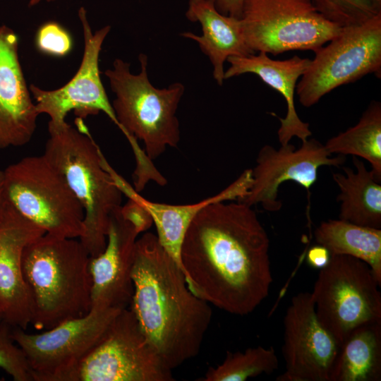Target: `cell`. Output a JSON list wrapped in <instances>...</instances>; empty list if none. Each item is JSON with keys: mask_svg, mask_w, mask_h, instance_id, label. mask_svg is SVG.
I'll return each instance as SVG.
<instances>
[{"mask_svg": "<svg viewBox=\"0 0 381 381\" xmlns=\"http://www.w3.org/2000/svg\"><path fill=\"white\" fill-rule=\"evenodd\" d=\"M140 234L135 226L122 216L120 208L112 213L104 250L89 259L91 308L122 309L131 305L133 294L132 268Z\"/></svg>", "mask_w": 381, "mask_h": 381, "instance_id": "2e32d148", "label": "cell"}, {"mask_svg": "<svg viewBox=\"0 0 381 381\" xmlns=\"http://www.w3.org/2000/svg\"><path fill=\"white\" fill-rule=\"evenodd\" d=\"M330 154L352 155L368 161L381 181V104L372 101L358 123L332 137L324 145Z\"/></svg>", "mask_w": 381, "mask_h": 381, "instance_id": "cb8c5ba5", "label": "cell"}, {"mask_svg": "<svg viewBox=\"0 0 381 381\" xmlns=\"http://www.w3.org/2000/svg\"><path fill=\"white\" fill-rule=\"evenodd\" d=\"M83 28L84 52L79 68L64 86L45 90L32 84L30 94L39 114H47L48 126H60L66 123L67 114L73 111L81 119L104 112L118 126L113 107L102 85L99 57L104 39L111 30L106 25L92 32L84 7L78 11Z\"/></svg>", "mask_w": 381, "mask_h": 381, "instance_id": "7c38bea8", "label": "cell"}, {"mask_svg": "<svg viewBox=\"0 0 381 381\" xmlns=\"http://www.w3.org/2000/svg\"><path fill=\"white\" fill-rule=\"evenodd\" d=\"M381 380V322L353 329L339 346L329 381Z\"/></svg>", "mask_w": 381, "mask_h": 381, "instance_id": "7402d4cb", "label": "cell"}, {"mask_svg": "<svg viewBox=\"0 0 381 381\" xmlns=\"http://www.w3.org/2000/svg\"><path fill=\"white\" fill-rule=\"evenodd\" d=\"M4 315H3V312H2V310L0 307V327L4 323Z\"/></svg>", "mask_w": 381, "mask_h": 381, "instance_id": "e575fe53", "label": "cell"}, {"mask_svg": "<svg viewBox=\"0 0 381 381\" xmlns=\"http://www.w3.org/2000/svg\"><path fill=\"white\" fill-rule=\"evenodd\" d=\"M296 149L290 143L276 150L265 145L259 150L256 165L251 169L252 183L248 193L237 201L248 206L261 204L269 212L279 211L282 206L278 199L279 186L292 181L310 191L318 180L322 166L340 167L346 156L332 157L325 145L315 138L301 142Z\"/></svg>", "mask_w": 381, "mask_h": 381, "instance_id": "4fadbf2b", "label": "cell"}, {"mask_svg": "<svg viewBox=\"0 0 381 381\" xmlns=\"http://www.w3.org/2000/svg\"><path fill=\"white\" fill-rule=\"evenodd\" d=\"M122 309L92 308L84 316L69 319L41 333L12 327V339L23 352L33 381H66Z\"/></svg>", "mask_w": 381, "mask_h": 381, "instance_id": "30bf717a", "label": "cell"}, {"mask_svg": "<svg viewBox=\"0 0 381 381\" xmlns=\"http://www.w3.org/2000/svg\"><path fill=\"white\" fill-rule=\"evenodd\" d=\"M44 234L6 200L0 212V307L4 322L11 327L26 330L30 325L22 258L25 247Z\"/></svg>", "mask_w": 381, "mask_h": 381, "instance_id": "9a60e30c", "label": "cell"}, {"mask_svg": "<svg viewBox=\"0 0 381 381\" xmlns=\"http://www.w3.org/2000/svg\"><path fill=\"white\" fill-rule=\"evenodd\" d=\"M314 52L296 88L305 107L365 75L380 77L381 13L363 23L341 28L337 37Z\"/></svg>", "mask_w": 381, "mask_h": 381, "instance_id": "9c48e42d", "label": "cell"}, {"mask_svg": "<svg viewBox=\"0 0 381 381\" xmlns=\"http://www.w3.org/2000/svg\"><path fill=\"white\" fill-rule=\"evenodd\" d=\"M38 114L18 56V37L0 25V150L28 143Z\"/></svg>", "mask_w": 381, "mask_h": 381, "instance_id": "e0dca14e", "label": "cell"}, {"mask_svg": "<svg viewBox=\"0 0 381 381\" xmlns=\"http://www.w3.org/2000/svg\"><path fill=\"white\" fill-rule=\"evenodd\" d=\"M330 256L325 246L318 244L308 250L306 260L310 266L320 270L328 264Z\"/></svg>", "mask_w": 381, "mask_h": 381, "instance_id": "f546056e", "label": "cell"}, {"mask_svg": "<svg viewBox=\"0 0 381 381\" xmlns=\"http://www.w3.org/2000/svg\"><path fill=\"white\" fill-rule=\"evenodd\" d=\"M270 239L252 207L217 202L202 209L183 241L181 260L189 289L229 313L253 312L273 277Z\"/></svg>", "mask_w": 381, "mask_h": 381, "instance_id": "6da1fadb", "label": "cell"}, {"mask_svg": "<svg viewBox=\"0 0 381 381\" xmlns=\"http://www.w3.org/2000/svg\"><path fill=\"white\" fill-rule=\"evenodd\" d=\"M283 322L285 371L276 380L329 381L339 344L318 318L312 294L294 296Z\"/></svg>", "mask_w": 381, "mask_h": 381, "instance_id": "5bb4252c", "label": "cell"}, {"mask_svg": "<svg viewBox=\"0 0 381 381\" xmlns=\"http://www.w3.org/2000/svg\"><path fill=\"white\" fill-rule=\"evenodd\" d=\"M131 309L116 316L101 341L66 381H173Z\"/></svg>", "mask_w": 381, "mask_h": 381, "instance_id": "8fae6325", "label": "cell"}, {"mask_svg": "<svg viewBox=\"0 0 381 381\" xmlns=\"http://www.w3.org/2000/svg\"><path fill=\"white\" fill-rule=\"evenodd\" d=\"M103 165L111 174L122 194L138 202L152 217L157 229V237L163 248L183 272L181 249L185 234L198 212L210 204L238 200L248 192L252 183L251 169H248L225 189L199 202L169 205L150 201L142 197L129 183L103 159ZM184 273V272H183Z\"/></svg>", "mask_w": 381, "mask_h": 381, "instance_id": "ac0fdd59", "label": "cell"}, {"mask_svg": "<svg viewBox=\"0 0 381 381\" xmlns=\"http://www.w3.org/2000/svg\"><path fill=\"white\" fill-rule=\"evenodd\" d=\"M140 72L133 74L130 64L120 59L104 74L115 95L111 104L118 128L128 140L135 160L133 187L142 191L150 181L164 186L167 180L152 160L167 147L180 141L179 121L176 113L185 87L174 83L164 88L155 87L147 75V56L140 54Z\"/></svg>", "mask_w": 381, "mask_h": 381, "instance_id": "3957f363", "label": "cell"}, {"mask_svg": "<svg viewBox=\"0 0 381 381\" xmlns=\"http://www.w3.org/2000/svg\"><path fill=\"white\" fill-rule=\"evenodd\" d=\"M356 170L343 167L332 178L340 190L339 219L357 225L381 229V185L365 164L353 157Z\"/></svg>", "mask_w": 381, "mask_h": 381, "instance_id": "44dd1931", "label": "cell"}, {"mask_svg": "<svg viewBox=\"0 0 381 381\" xmlns=\"http://www.w3.org/2000/svg\"><path fill=\"white\" fill-rule=\"evenodd\" d=\"M90 255L79 238L44 234L29 243L22 258L31 322L51 329L91 310Z\"/></svg>", "mask_w": 381, "mask_h": 381, "instance_id": "277c9868", "label": "cell"}, {"mask_svg": "<svg viewBox=\"0 0 381 381\" xmlns=\"http://www.w3.org/2000/svg\"><path fill=\"white\" fill-rule=\"evenodd\" d=\"M76 128L67 122L48 126L49 137L43 155L62 174L82 205L84 231L79 238L90 257L99 255L107 243L110 217L121 207L122 193L102 162V152L83 119Z\"/></svg>", "mask_w": 381, "mask_h": 381, "instance_id": "5b68a950", "label": "cell"}, {"mask_svg": "<svg viewBox=\"0 0 381 381\" xmlns=\"http://www.w3.org/2000/svg\"><path fill=\"white\" fill-rule=\"evenodd\" d=\"M314 235L331 255H349L367 263L381 283V229L329 219L320 224Z\"/></svg>", "mask_w": 381, "mask_h": 381, "instance_id": "603a6c76", "label": "cell"}, {"mask_svg": "<svg viewBox=\"0 0 381 381\" xmlns=\"http://www.w3.org/2000/svg\"><path fill=\"white\" fill-rule=\"evenodd\" d=\"M222 14L241 18L243 0H212Z\"/></svg>", "mask_w": 381, "mask_h": 381, "instance_id": "4dcf8cb0", "label": "cell"}, {"mask_svg": "<svg viewBox=\"0 0 381 381\" xmlns=\"http://www.w3.org/2000/svg\"><path fill=\"white\" fill-rule=\"evenodd\" d=\"M317 11L328 21L344 28L366 22L380 13L371 0H312Z\"/></svg>", "mask_w": 381, "mask_h": 381, "instance_id": "484cf974", "label": "cell"}, {"mask_svg": "<svg viewBox=\"0 0 381 381\" xmlns=\"http://www.w3.org/2000/svg\"><path fill=\"white\" fill-rule=\"evenodd\" d=\"M11 328L6 322L0 327V368L15 381H33L28 361L12 339Z\"/></svg>", "mask_w": 381, "mask_h": 381, "instance_id": "4316f807", "label": "cell"}, {"mask_svg": "<svg viewBox=\"0 0 381 381\" xmlns=\"http://www.w3.org/2000/svg\"><path fill=\"white\" fill-rule=\"evenodd\" d=\"M128 199L126 203L120 207L122 216L133 224L140 233L147 231L153 224L151 216L138 202Z\"/></svg>", "mask_w": 381, "mask_h": 381, "instance_id": "f1b7e54d", "label": "cell"}, {"mask_svg": "<svg viewBox=\"0 0 381 381\" xmlns=\"http://www.w3.org/2000/svg\"><path fill=\"white\" fill-rule=\"evenodd\" d=\"M377 12L381 13V0H371Z\"/></svg>", "mask_w": 381, "mask_h": 381, "instance_id": "d6a6232c", "label": "cell"}, {"mask_svg": "<svg viewBox=\"0 0 381 381\" xmlns=\"http://www.w3.org/2000/svg\"><path fill=\"white\" fill-rule=\"evenodd\" d=\"M3 173L6 199L22 215L47 234L71 238L83 235L84 209L43 154L23 157Z\"/></svg>", "mask_w": 381, "mask_h": 381, "instance_id": "8992f818", "label": "cell"}, {"mask_svg": "<svg viewBox=\"0 0 381 381\" xmlns=\"http://www.w3.org/2000/svg\"><path fill=\"white\" fill-rule=\"evenodd\" d=\"M279 360L273 346L248 348L245 351L226 353L223 362L210 367L202 381H244L251 377L274 372Z\"/></svg>", "mask_w": 381, "mask_h": 381, "instance_id": "d4e9b609", "label": "cell"}, {"mask_svg": "<svg viewBox=\"0 0 381 381\" xmlns=\"http://www.w3.org/2000/svg\"><path fill=\"white\" fill-rule=\"evenodd\" d=\"M226 61L230 66L224 71V80L244 73H253L279 92L285 99L287 111L284 118L271 113L280 121L277 135L281 145H287L294 137L304 142L312 135L309 123L299 118L294 104L298 80L308 67L310 59L296 55L285 60H274L267 54L258 52L257 55L230 56Z\"/></svg>", "mask_w": 381, "mask_h": 381, "instance_id": "d6986e66", "label": "cell"}, {"mask_svg": "<svg viewBox=\"0 0 381 381\" xmlns=\"http://www.w3.org/2000/svg\"><path fill=\"white\" fill-rule=\"evenodd\" d=\"M186 17L200 24L202 35L186 32L181 36L195 41L209 58L219 85L224 80V65L229 57L255 54L246 42L241 19L220 13L212 0H188Z\"/></svg>", "mask_w": 381, "mask_h": 381, "instance_id": "ffe728a7", "label": "cell"}, {"mask_svg": "<svg viewBox=\"0 0 381 381\" xmlns=\"http://www.w3.org/2000/svg\"><path fill=\"white\" fill-rule=\"evenodd\" d=\"M35 44L42 53L61 57L71 51L73 41L69 32L64 27L56 22L49 21L37 30Z\"/></svg>", "mask_w": 381, "mask_h": 381, "instance_id": "83f0119b", "label": "cell"}, {"mask_svg": "<svg viewBox=\"0 0 381 381\" xmlns=\"http://www.w3.org/2000/svg\"><path fill=\"white\" fill-rule=\"evenodd\" d=\"M131 277L130 309L163 363L172 370L197 356L212 308L189 289L183 270L154 234L137 238Z\"/></svg>", "mask_w": 381, "mask_h": 381, "instance_id": "7a4b0ae2", "label": "cell"}, {"mask_svg": "<svg viewBox=\"0 0 381 381\" xmlns=\"http://www.w3.org/2000/svg\"><path fill=\"white\" fill-rule=\"evenodd\" d=\"M240 19L249 48L274 56L315 52L341 30L322 16L312 0H243Z\"/></svg>", "mask_w": 381, "mask_h": 381, "instance_id": "ba28073f", "label": "cell"}, {"mask_svg": "<svg viewBox=\"0 0 381 381\" xmlns=\"http://www.w3.org/2000/svg\"><path fill=\"white\" fill-rule=\"evenodd\" d=\"M42 0H29V6H34L40 4ZM46 1H53L54 0H45Z\"/></svg>", "mask_w": 381, "mask_h": 381, "instance_id": "836d02e7", "label": "cell"}, {"mask_svg": "<svg viewBox=\"0 0 381 381\" xmlns=\"http://www.w3.org/2000/svg\"><path fill=\"white\" fill-rule=\"evenodd\" d=\"M6 200L4 186V173L3 170L0 169V212Z\"/></svg>", "mask_w": 381, "mask_h": 381, "instance_id": "1f68e13d", "label": "cell"}, {"mask_svg": "<svg viewBox=\"0 0 381 381\" xmlns=\"http://www.w3.org/2000/svg\"><path fill=\"white\" fill-rule=\"evenodd\" d=\"M381 283L361 260L332 255L320 269L312 296L321 324L339 346L356 328L381 322Z\"/></svg>", "mask_w": 381, "mask_h": 381, "instance_id": "52a82bcc", "label": "cell"}]
</instances>
